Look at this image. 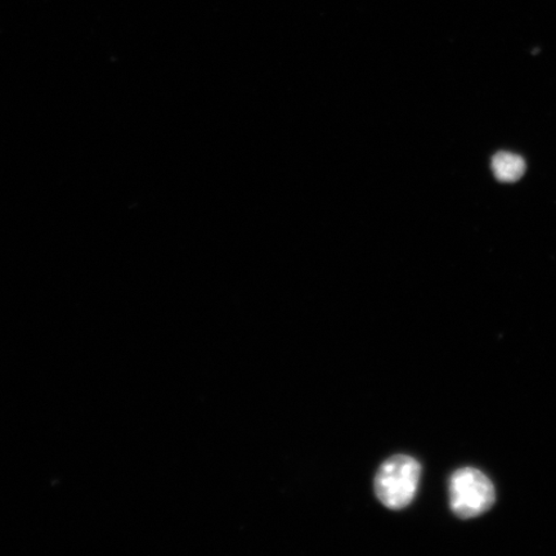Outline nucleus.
<instances>
[{
    "mask_svg": "<svg viewBox=\"0 0 556 556\" xmlns=\"http://www.w3.org/2000/svg\"><path fill=\"white\" fill-rule=\"evenodd\" d=\"M420 477L421 467L414 457L395 455L379 468L375 477V493L388 509H405L416 496Z\"/></svg>",
    "mask_w": 556,
    "mask_h": 556,
    "instance_id": "obj_1",
    "label": "nucleus"
},
{
    "mask_svg": "<svg viewBox=\"0 0 556 556\" xmlns=\"http://www.w3.org/2000/svg\"><path fill=\"white\" fill-rule=\"evenodd\" d=\"M496 502L495 486L481 470L464 468L450 479V505L460 519H471L489 511Z\"/></svg>",
    "mask_w": 556,
    "mask_h": 556,
    "instance_id": "obj_2",
    "label": "nucleus"
},
{
    "mask_svg": "<svg viewBox=\"0 0 556 556\" xmlns=\"http://www.w3.org/2000/svg\"><path fill=\"white\" fill-rule=\"evenodd\" d=\"M492 170L503 184L517 182L526 172L525 159L511 152H498L492 159Z\"/></svg>",
    "mask_w": 556,
    "mask_h": 556,
    "instance_id": "obj_3",
    "label": "nucleus"
}]
</instances>
